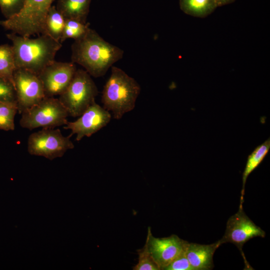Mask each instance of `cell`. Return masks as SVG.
Here are the masks:
<instances>
[{"instance_id":"obj_1","label":"cell","mask_w":270,"mask_h":270,"mask_svg":"<svg viewBox=\"0 0 270 270\" xmlns=\"http://www.w3.org/2000/svg\"><path fill=\"white\" fill-rule=\"evenodd\" d=\"M71 50L72 62L82 66L94 78L104 76L124 54L122 49L105 40L90 28L84 36L74 40Z\"/></svg>"},{"instance_id":"obj_2","label":"cell","mask_w":270,"mask_h":270,"mask_svg":"<svg viewBox=\"0 0 270 270\" xmlns=\"http://www.w3.org/2000/svg\"><path fill=\"white\" fill-rule=\"evenodd\" d=\"M12 43L16 69L22 68L37 75L54 62L62 43L46 34L30 38L12 32L6 34Z\"/></svg>"},{"instance_id":"obj_3","label":"cell","mask_w":270,"mask_h":270,"mask_svg":"<svg viewBox=\"0 0 270 270\" xmlns=\"http://www.w3.org/2000/svg\"><path fill=\"white\" fill-rule=\"evenodd\" d=\"M140 92V86L133 78L112 66L102 91L103 107L112 112L114 118L120 120L134 110Z\"/></svg>"},{"instance_id":"obj_4","label":"cell","mask_w":270,"mask_h":270,"mask_svg":"<svg viewBox=\"0 0 270 270\" xmlns=\"http://www.w3.org/2000/svg\"><path fill=\"white\" fill-rule=\"evenodd\" d=\"M54 0H26L22 10L16 16L0 21L4 29L24 37L44 32L46 18Z\"/></svg>"},{"instance_id":"obj_5","label":"cell","mask_w":270,"mask_h":270,"mask_svg":"<svg viewBox=\"0 0 270 270\" xmlns=\"http://www.w3.org/2000/svg\"><path fill=\"white\" fill-rule=\"evenodd\" d=\"M98 94L97 86L91 76L84 70L77 69L58 99L69 116L78 117L95 102Z\"/></svg>"},{"instance_id":"obj_6","label":"cell","mask_w":270,"mask_h":270,"mask_svg":"<svg viewBox=\"0 0 270 270\" xmlns=\"http://www.w3.org/2000/svg\"><path fill=\"white\" fill-rule=\"evenodd\" d=\"M21 114L20 126L29 130L65 126L69 116L68 110L59 99L54 97H45Z\"/></svg>"},{"instance_id":"obj_7","label":"cell","mask_w":270,"mask_h":270,"mask_svg":"<svg viewBox=\"0 0 270 270\" xmlns=\"http://www.w3.org/2000/svg\"><path fill=\"white\" fill-rule=\"evenodd\" d=\"M70 137L63 136L58 128H42L29 136L28 151L31 155L53 160L62 157L66 151L74 148Z\"/></svg>"},{"instance_id":"obj_8","label":"cell","mask_w":270,"mask_h":270,"mask_svg":"<svg viewBox=\"0 0 270 270\" xmlns=\"http://www.w3.org/2000/svg\"><path fill=\"white\" fill-rule=\"evenodd\" d=\"M266 233L256 226L245 214L242 204H240L238 211L231 216L226 223V230L222 238L219 240L221 244L230 242L240 251L244 260L246 266L251 268L246 262L242 248L250 240L256 238H264Z\"/></svg>"},{"instance_id":"obj_9","label":"cell","mask_w":270,"mask_h":270,"mask_svg":"<svg viewBox=\"0 0 270 270\" xmlns=\"http://www.w3.org/2000/svg\"><path fill=\"white\" fill-rule=\"evenodd\" d=\"M18 112L37 104L46 97L43 84L38 75L29 70L17 68L14 74Z\"/></svg>"},{"instance_id":"obj_10","label":"cell","mask_w":270,"mask_h":270,"mask_svg":"<svg viewBox=\"0 0 270 270\" xmlns=\"http://www.w3.org/2000/svg\"><path fill=\"white\" fill-rule=\"evenodd\" d=\"M108 110L94 102L74 122H68L64 128L70 130L72 136L76 134V140H80L83 138L90 137L106 126L111 120Z\"/></svg>"},{"instance_id":"obj_11","label":"cell","mask_w":270,"mask_h":270,"mask_svg":"<svg viewBox=\"0 0 270 270\" xmlns=\"http://www.w3.org/2000/svg\"><path fill=\"white\" fill-rule=\"evenodd\" d=\"M188 243L175 234L166 238H155L148 228L145 245L160 269L164 270L186 250Z\"/></svg>"},{"instance_id":"obj_12","label":"cell","mask_w":270,"mask_h":270,"mask_svg":"<svg viewBox=\"0 0 270 270\" xmlns=\"http://www.w3.org/2000/svg\"><path fill=\"white\" fill-rule=\"evenodd\" d=\"M75 64L54 60L38 75L44 86L46 97L60 96L66 88L76 70Z\"/></svg>"},{"instance_id":"obj_13","label":"cell","mask_w":270,"mask_h":270,"mask_svg":"<svg viewBox=\"0 0 270 270\" xmlns=\"http://www.w3.org/2000/svg\"><path fill=\"white\" fill-rule=\"evenodd\" d=\"M220 245L219 240L210 244L188 242L186 256L194 270H212L214 267V254Z\"/></svg>"},{"instance_id":"obj_14","label":"cell","mask_w":270,"mask_h":270,"mask_svg":"<svg viewBox=\"0 0 270 270\" xmlns=\"http://www.w3.org/2000/svg\"><path fill=\"white\" fill-rule=\"evenodd\" d=\"M91 0H57L56 8L65 19L86 23Z\"/></svg>"},{"instance_id":"obj_15","label":"cell","mask_w":270,"mask_h":270,"mask_svg":"<svg viewBox=\"0 0 270 270\" xmlns=\"http://www.w3.org/2000/svg\"><path fill=\"white\" fill-rule=\"evenodd\" d=\"M270 150V138L263 143L257 146L248 156L242 176V186L241 191L240 203L244 202L245 185L250 174L256 169L263 161Z\"/></svg>"},{"instance_id":"obj_16","label":"cell","mask_w":270,"mask_h":270,"mask_svg":"<svg viewBox=\"0 0 270 270\" xmlns=\"http://www.w3.org/2000/svg\"><path fill=\"white\" fill-rule=\"evenodd\" d=\"M180 9L186 14L204 18L218 7L216 0H179Z\"/></svg>"},{"instance_id":"obj_17","label":"cell","mask_w":270,"mask_h":270,"mask_svg":"<svg viewBox=\"0 0 270 270\" xmlns=\"http://www.w3.org/2000/svg\"><path fill=\"white\" fill-rule=\"evenodd\" d=\"M65 18L56 9L52 6L50 8L44 22V32L56 40L60 42L64 26Z\"/></svg>"},{"instance_id":"obj_18","label":"cell","mask_w":270,"mask_h":270,"mask_svg":"<svg viewBox=\"0 0 270 270\" xmlns=\"http://www.w3.org/2000/svg\"><path fill=\"white\" fill-rule=\"evenodd\" d=\"M16 70L12 46L0 45V77L12 82L14 86V74Z\"/></svg>"},{"instance_id":"obj_19","label":"cell","mask_w":270,"mask_h":270,"mask_svg":"<svg viewBox=\"0 0 270 270\" xmlns=\"http://www.w3.org/2000/svg\"><path fill=\"white\" fill-rule=\"evenodd\" d=\"M18 112L16 102H0V130H14V118Z\"/></svg>"},{"instance_id":"obj_20","label":"cell","mask_w":270,"mask_h":270,"mask_svg":"<svg viewBox=\"0 0 270 270\" xmlns=\"http://www.w3.org/2000/svg\"><path fill=\"white\" fill-rule=\"evenodd\" d=\"M89 28L90 24L88 22L83 23L73 19H65L60 42L62 43L68 38L77 40L84 36Z\"/></svg>"},{"instance_id":"obj_21","label":"cell","mask_w":270,"mask_h":270,"mask_svg":"<svg viewBox=\"0 0 270 270\" xmlns=\"http://www.w3.org/2000/svg\"><path fill=\"white\" fill-rule=\"evenodd\" d=\"M26 0H0L1 12L6 19L18 14L23 9Z\"/></svg>"},{"instance_id":"obj_22","label":"cell","mask_w":270,"mask_h":270,"mask_svg":"<svg viewBox=\"0 0 270 270\" xmlns=\"http://www.w3.org/2000/svg\"><path fill=\"white\" fill-rule=\"evenodd\" d=\"M138 264L133 268L134 270H160V268L150 256L146 245L138 250Z\"/></svg>"},{"instance_id":"obj_23","label":"cell","mask_w":270,"mask_h":270,"mask_svg":"<svg viewBox=\"0 0 270 270\" xmlns=\"http://www.w3.org/2000/svg\"><path fill=\"white\" fill-rule=\"evenodd\" d=\"M0 102H16L14 84L1 77H0Z\"/></svg>"},{"instance_id":"obj_24","label":"cell","mask_w":270,"mask_h":270,"mask_svg":"<svg viewBox=\"0 0 270 270\" xmlns=\"http://www.w3.org/2000/svg\"><path fill=\"white\" fill-rule=\"evenodd\" d=\"M185 251L173 260L164 270H194L186 256Z\"/></svg>"},{"instance_id":"obj_25","label":"cell","mask_w":270,"mask_h":270,"mask_svg":"<svg viewBox=\"0 0 270 270\" xmlns=\"http://www.w3.org/2000/svg\"><path fill=\"white\" fill-rule=\"evenodd\" d=\"M234 0H216L218 6H222L232 2Z\"/></svg>"}]
</instances>
